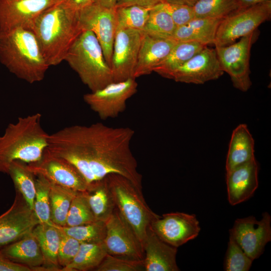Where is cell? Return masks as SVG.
Masks as SVG:
<instances>
[{"label":"cell","instance_id":"7c38bea8","mask_svg":"<svg viewBox=\"0 0 271 271\" xmlns=\"http://www.w3.org/2000/svg\"><path fill=\"white\" fill-rule=\"evenodd\" d=\"M270 222L271 217L267 212L262 214L260 220L254 216L237 219L229 230V237L254 260L260 256L271 240Z\"/></svg>","mask_w":271,"mask_h":271},{"label":"cell","instance_id":"603a6c76","mask_svg":"<svg viewBox=\"0 0 271 271\" xmlns=\"http://www.w3.org/2000/svg\"><path fill=\"white\" fill-rule=\"evenodd\" d=\"M254 140L245 124L233 131L226 162V172L255 159Z\"/></svg>","mask_w":271,"mask_h":271},{"label":"cell","instance_id":"d6a6232c","mask_svg":"<svg viewBox=\"0 0 271 271\" xmlns=\"http://www.w3.org/2000/svg\"><path fill=\"white\" fill-rule=\"evenodd\" d=\"M151 9L139 6L115 8L117 28L132 29L143 31Z\"/></svg>","mask_w":271,"mask_h":271},{"label":"cell","instance_id":"836d02e7","mask_svg":"<svg viewBox=\"0 0 271 271\" xmlns=\"http://www.w3.org/2000/svg\"><path fill=\"white\" fill-rule=\"evenodd\" d=\"M59 226L66 234L80 243L102 242L106 235L105 222L99 220L78 226Z\"/></svg>","mask_w":271,"mask_h":271},{"label":"cell","instance_id":"74e56055","mask_svg":"<svg viewBox=\"0 0 271 271\" xmlns=\"http://www.w3.org/2000/svg\"><path fill=\"white\" fill-rule=\"evenodd\" d=\"M96 271H145L144 260H135L107 254Z\"/></svg>","mask_w":271,"mask_h":271},{"label":"cell","instance_id":"8d00e7d4","mask_svg":"<svg viewBox=\"0 0 271 271\" xmlns=\"http://www.w3.org/2000/svg\"><path fill=\"white\" fill-rule=\"evenodd\" d=\"M253 261L234 239L229 237L224 260V270L247 271L249 270Z\"/></svg>","mask_w":271,"mask_h":271},{"label":"cell","instance_id":"d6986e66","mask_svg":"<svg viewBox=\"0 0 271 271\" xmlns=\"http://www.w3.org/2000/svg\"><path fill=\"white\" fill-rule=\"evenodd\" d=\"M258 166L255 159L226 172L228 202L235 205L252 196L258 186Z\"/></svg>","mask_w":271,"mask_h":271},{"label":"cell","instance_id":"60d3db41","mask_svg":"<svg viewBox=\"0 0 271 271\" xmlns=\"http://www.w3.org/2000/svg\"><path fill=\"white\" fill-rule=\"evenodd\" d=\"M166 2L167 0H117L115 8L128 6H139L153 8L159 4Z\"/></svg>","mask_w":271,"mask_h":271},{"label":"cell","instance_id":"5b68a950","mask_svg":"<svg viewBox=\"0 0 271 271\" xmlns=\"http://www.w3.org/2000/svg\"><path fill=\"white\" fill-rule=\"evenodd\" d=\"M91 91L113 82L111 70L94 34L83 30L69 48L64 59Z\"/></svg>","mask_w":271,"mask_h":271},{"label":"cell","instance_id":"ac0fdd59","mask_svg":"<svg viewBox=\"0 0 271 271\" xmlns=\"http://www.w3.org/2000/svg\"><path fill=\"white\" fill-rule=\"evenodd\" d=\"M62 0H0V29H31L45 10Z\"/></svg>","mask_w":271,"mask_h":271},{"label":"cell","instance_id":"9a60e30c","mask_svg":"<svg viewBox=\"0 0 271 271\" xmlns=\"http://www.w3.org/2000/svg\"><path fill=\"white\" fill-rule=\"evenodd\" d=\"M150 227L161 239L177 248L195 238L201 229L195 214L178 212L163 214Z\"/></svg>","mask_w":271,"mask_h":271},{"label":"cell","instance_id":"4dcf8cb0","mask_svg":"<svg viewBox=\"0 0 271 271\" xmlns=\"http://www.w3.org/2000/svg\"><path fill=\"white\" fill-rule=\"evenodd\" d=\"M177 27L171 16L156 6L150 10L143 32L154 37L173 40Z\"/></svg>","mask_w":271,"mask_h":271},{"label":"cell","instance_id":"d4e9b609","mask_svg":"<svg viewBox=\"0 0 271 271\" xmlns=\"http://www.w3.org/2000/svg\"><path fill=\"white\" fill-rule=\"evenodd\" d=\"M32 232L38 240L43 253L46 270H61L58 261L60 239L58 226L53 222L39 223Z\"/></svg>","mask_w":271,"mask_h":271},{"label":"cell","instance_id":"b9f144b4","mask_svg":"<svg viewBox=\"0 0 271 271\" xmlns=\"http://www.w3.org/2000/svg\"><path fill=\"white\" fill-rule=\"evenodd\" d=\"M29 267L13 262L0 253V271H31Z\"/></svg>","mask_w":271,"mask_h":271},{"label":"cell","instance_id":"2e32d148","mask_svg":"<svg viewBox=\"0 0 271 271\" xmlns=\"http://www.w3.org/2000/svg\"><path fill=\"white\" fill-rule=\"evenodd\" d=\"M223 73L215 49L209 48L206 46L173 71L168 78L176 82L201 84L218 79Z\"/></svg>","mask_w":271,"mask_h":271},{"label":"cell","instance_id":"e575fe53","mask_svg":"<svg viewBox=\"0 0 271 271\" xmlns=\"http://www.w3.org/2000/svg\"><path fill=\"white\" fill-rule=\"evenodd\" d=\"M36 176L34 211L40 223H51L50 182L42 175Z\"/></svg>","mask_w":271,"mask_h":271},{"label":"cell","instance_id":"484cf974","mask_svg":"<svg viewBox=\"0 0 271 271\" xmlns=\"http://www.w3.org/2000/svg\"><path fill=\"white\" fill-rule=\"evenodd\" d=\"M86 195L96 219L105 222L116 208L105 178L94 183Z\"/></svg>","mask_w":271,"mask_h":271},{"label":"cell","instance_id":"8fae6325","mask_svg":"<svg viewBox=\"0 0 271 271\" xmlns=\"http://www.w3.org/2000/svg\"><path fill=\"white\" fill-rule=\"evenodd\" d=\"M142 36L143 31L117 28L110 66L113 82L134 78Z\"/></svg>","mask_w":271,"mask_h":271},{"label":"cell","instance_id":"4316f807","mask_svg":"<svg viewBox=\"0 0 271 271\" xmlns=\"http://www.w3.org/2000/svg\"><path fill=\"white\" fill-rule=\"evenodd\" d=\"M205 46L195 42H177L167 57L154 69V72L168 78L173 71L201 51Z\"/></svg>","mask_w":271,"mask_h":271},{"label":"cell","instance_id":"7402d4cb","mask_svg":"<svg viewBox=\"0 0 271 271\" xmlns=\"http://www.w3.org/2000/svg\"><path fill=\"white\" fill-rule=\"evenodd\" d=\"M10 261L26 266L32 270H46L40 246L32 231L0 250Z\"/></svg>","mask_w":271,"mask_h":271},{"label":"cell","instance_id":"277c9868","mask_svg":"<svg viewBox=\"0 0 271 271\" xmlns=\"http://www.w3.org/2000/svg\"><path fill=\"white\" fill-rule=\"evenodd\" d=\"M41 117L36 113L19 117L8 125L0 137L1 172L8 174L14 161L30 164L41 160L48 146L49 135L41 125Z\"/></svg>","mask_w":271,"mask_h":271},{"label":"cell","instance_id":"e0dca14e","mask_svg":"<svg viewBox=\"0 0 271 271\" xmlns=\"http://www.w3.org/2000/svg\"><path fill=\"white\" fill-rule=\"evenodd\" d=\"M39 223L34 210L17 192L12 206L0 215V246L18 240Z\"/></svg>","mask_w":271,"mask_h":271},{"label":"cell","instance_id":"ab89813d","mask_svg":"<svg viewBox=\"0 0 271 271\" xmlns=\"http://www.w3.org/2000/svg\"><path fill=\"white\" fill-rule=\"evenodd\" d=\"M157 6L171 16L177 27L184 25L195 18L192 7L167 2Z\"/></svg>","mask_w":271,"mask_h":271},{"label":"cell","instance_id":"ba28073f","mask_svg":"<svg viewBox=\"0 0 271 271\" xmlns=\"http://www.w3.org/2000/svg\"><path fill=\"white\" fill-rule=\"evenodd\" d=\"M256 31L240 38L237 42L215 47L217 56L223 72L230 77L233 86L246 91L251 85L249 59L252 45L257 38Z\"/></svg>","mask_w":271,"mask_h":271},{"label":"cell","instance_id":"44dd1931","mask_svg":"<svg viewBox=\"0 0 271 271\" xmlns=\"http://www.w3.org/2000/svg\"><path fill=\"white\" fill-rule=\"evenodd\" d=\"M176 42L172 39L154 37L143 32L133 78L136 79L154 72V69L167 57Z\"/></svg>","mask_w":271,"mask_h":271},{"label":"cell","instance_id":"30bf717a","mask_svg":"<svg viewBox=\"0 0 271 271\" xmlns=\"http://www.w3.org/2000/svg\"><path fill=\"white\" fill-rule=\"evenodd\" d=\"M105 224L103 243L108 254L130 260H144L143 243L116 207Z\"/></svg>","mask_w":271,"mask_h":271},{"label":"cell","instance_id":"f1b7e54d","mask_svg":"<svg viewBox=\"0 0 271 271\" xmlns=\"http://www.w3.org/2000/svg\"><path fill=\"white\" fill-rule=\"evenodd\" d=\"M8 174L11 177L17 192L34 210L36 192L35 175L29 169L27 164L18 160L13 161Z\"/></svg>","mask_w":271,"mask_h":271},{"label":"cell","instance_id":"8992f818","mask_svg":"<svg viewBox=\"0 0 271 271\" xmlns=\"http://www.w3.org/2000/svg\"><path fill=\"white\" fill-rule=\"evenodd\" d=\"M105 178L116 207L143 243L151 223L160 216L151 210L142 190L129 179L117 174Z\"/></svg>","mask_w":271,"mask_h":271},{"label":"cell","instance_id":"52a82bcc","mask_svg":"<svg viewBox=\"0 0 271 271\" xmlns=\"http://www.w3.org/2000/svg\"><path fill=\"white\" fill-rule=\"evenodd\" d=\"M271 16V1L242 9H237L223 19L217 30L215 47L230 45L256 31Z\"/></svg>","mask_w":271,"mask_h":271},{"label":"cell","instance_id":"cb8c5ba5","mask_svg":"<svg viewBox=\"0 0 271 271\" xmlns=\"http://www.w3.org/2000/svg\"><path fill=\"white\" fill-rule=\"evenodd\" d=\"M222 20L194 18L188 23L177 27L173 40L176 42H195L205 46L214 44L217 30Z\"/></svg>","mask_w":271,"mask_h":271},{"label":"cell","instance_id":"ffe728a7","mask_svg":"<svg viewBox=\"0 0 271 271\" xmlns=\"http://www.w3.org/2000/svg\"><path fill=\"white\" fill-rule=\"evenodd\" d=\"M145 271H179L177 248L161 239L149 227L143 241Z\"/></svg>","mask_w":271,"mask_h":271},{"label":"cell","instance_id":"f546056e","mask_svg":"<svg viewBox=\"0 0 271 271\" xmlns=\"http://www.w3.org/2000/svg\"><path fill=\"white\" fill-rule=\"evenodd\" d=\"M51 219L55 224L66 226L71 202L78 192L72 189L50 182Z\"/></svg>","mask_w":271,"mask_h":271},{"label":"cell","instance_id":"9c48e42d","mask_svg":"<svg viewBox=\"0 0 271 271\" xmlns=\"http://www.w3.org/2000/svg\"><path fill=\"white\" fill-rule=\"evenodd\" d=\"M133 78L111 82L103 88L83 95V100L102 120L115 118L126 108V102L138 89Z\"/></svg>","mask_w":271,"mask_h":271},{"label":"cell","instance_id":"1f68e13d","mask_svg":"<svg viewBox=\"0 0 271 271\" xmlns=\"http://www.w3.org/2000/svg\"><path fill=\"white\" fill-rule=\"evenodd\" d=\"M195 18L223 19L238 9L236 0H199L193 7Z\"/></svg>","mask_w":271,"mask_h":271},{"label":"cell","instance_id":"ee69618b","mask_svg":"<svg viewBox=\"0 0 271 271\" xmlns=\"http://www.w3.org/2000/svg\"><path fill=\"white\" fill-rule=\"evenodd\" d=\"M267 0H236L238 9L248 8Z\"/></svg>","mask_w":271,"mask_h":271},{"label":"cell","instance_id":"d590c367","mask_svg":"<svg viewBox=\"0 0 271 271\" xmlns=\"http://www.w3.org/2000/svg\"><path fill=\"white\" fill-rule=\"evenodd\" d=\"M97 221L89 206L85 192H78L73 198L67 217L66 226H73Z\"/></svg>","mask_w":271,"mask_h":271},{"label":"cell","instance_id":"6da1fadb","mask_svg":"<svg viewBox=\"0 0 271 271\" xmlns=\"http://www.w3.org/2000/svg\"><path fill=\"white\" fill-rule=\"evenodd\" d=\"M135 131L101 122L74 125L49 135L48 150L73 165L91 186L109 174L124 176L142 190V176L130 149Z\"/></svg>","mask_w":271,"mask_h":271},{"label":"cell","instance_id":"7bdbcfd3","mask_svg":"<svg viewBox=\"0 0 271 271\" xmlns=\"http://www.w3.org/2000/svg\"><path fill=\"white\" fill-rule=\"evenodd\" d=\"M61 1L78 12L94 3V0H62Z\"/></svg>","mask_w":271,"mask_h":271},{"label":"cell","instance_id":"f6af8a7d","mask_svg":"<svg viewBox=\"0 0 271 271\" xmlns=\"http://www.w3.org/2000/svg\"><path fill=\"white\" fill-rule=\"evenodd\" d=\"M117 0H94V3L108 7L115 8Z\"/></svg>","mask_w":271,"mask_h":271},{"label":"cell","instance_id":"4fadbf2b","mask_svg":"<svg viewBox=\"0 0 271 271\" xmlns=\"http://www.w3.org/2000/svg\"><path fill=\"white\" fill-rule=\"evenodd\" d=\"M79 18L83 31H91L95 35L106 61L110 66L117 27L115 8H108L93 3L79 11Z\"/></svg>","mask_w":271,"mask_h":271},{"label":"cell","instance_id":"83f0119b","mask_svg":"<svg viewBox=\"0 0 271 271\" xmlns=\"http://www.w3.org/2000/svg\"><path fill=\"white\" fill-rule=\"evenodd\" d=\"M107 254L103 241L81 242L72 262L62 270L87 271L97 268Z\"/></svg>","mask_w":271,"mask_h":271},{"label":"cell","instance_id":"5bb4252c","mask_svg":"<svg viewBox=\"0 0 271 271\" xmlns=\"http://www.w3.org/2000/svg\"><path fill=\"white\" fill-rule=\"evenodd\" d=\"M27 165L35 176L42 175L55 184L78 192L87 191L91 188V186L73 165L52 154L47 149L40 161Z\"/></svg>","mask_w":271,"mask_h":271},{"label":"cell","instance_id":"3957f363","mask_svg":"<svg viewBox=\"0 0 271 271\" xmlns=\"http://www.w3.org/2000/svg\"><path fill=\"white\" fill-rule=\"evenodd\" d=\"M0 62L31 84L42 81L50 67L33 31L23 27L0 29Z\"/></svg>","mask_w":271,"mask_h":271},{"label":"cell","instance_id":"f35d334b","mask_svg":"<svg viewBox=\"0 0 271 271\" xmlns=\"http://www.w3.org/2000/svg\"><path fill=\"white\" fill-rule=\"evenodd\" d=\"M57 226L59 229L60 235L58 261L62 270L72 262L76 256L78 251L80 242L66 234L58 225Z\"/></svg>","mask_w":271,"mask_h":271},{"label":"cell","instance_id":"bcb514c9","mask_svg":"<svg viewBox=\"0 0 271 271\" xmlns=\"http://www.w3.org/2000/svg\"><path fill=\"white\" fill-rule=\"evenodd\" d=\"M199 0H167V2L185 5L193 7Z\"/></svg>","mask_w":271,"mask_h":271},{"label":"cell","instance_id":"7a4b0ae2","mask_svg":"<svg viewBox=\"0 0 271 271\" xmlns=\"http://www.w3.org/2000/svg\"><path fill=\"white\" fill-rule=\"evenodd\" d=\"M31 30L34 33L50 66L64 61L71 45L83 31L79 12L62 1L43 11L36 19Z\"/></svg>","mask_w":271,"mask_h":271}]
</instances>
